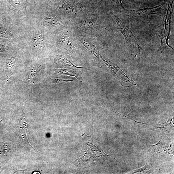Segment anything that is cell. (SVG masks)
Returning a JSON list of instances; mask_svg holds the SVG:
<instances>
[{"label":"cell","instance_id":"cell-1","mask_svg":"<svg viewBox=\"0 0 174 174\" xmlns=\"http://www.w3.org/2000/svg\"><path fill=\"white\" fill-rule=\"evenodd\" d=\"M169 3L167 13L161 24L154 29L156 34L161 40V45L158 51H161V53L163 52L164 49L169 47L173 50L168 44L170 38L171 29V13L172 3Z\"/></svg>","mask_w":174,"mask_h":174},{"label":"cell","instance_id":"cell-2","mask_svg":"<svg viewBox=\"0 0 174 174\" xmlns=\"http://www.w3.org/2000/svg\"><path fill=\"white\" fill-rule=\"evenodd\" d=\"M115 19L117 23L118 29L124 37L135 58L137 55L140 54L139 46L141 44V42L134 35L129 28L123 24L118 17L115 16Z\"/></svg>","mask_w":174,"mask_h":174},{"label":"cell","instance_id":"cell-3","mask_svg":"<svg viewBox=\"0 0 174 174\" xmlns=\"http://www.w3.org/2000/svg\"><path fill=\"white\" fill-rule=\"evenodd\" d=\"M163 5H160L156 7L146 8L138 10H125L126 12L131 15L136 16H143L150 15H160L158 13Z\"/></svg>","mask_w":174,"mask_h":174},{"label":"cell","instance_id":"cell-4","mask_svg":"<svg viewBox=\"0 0 174 174\" xmlns=\"http://www.w3.org/2000/svg\"><path fill=\"white\" fill-rule=\"evenodd\" d=\"M60 43L62 48L66 50L69 54H74L76 49L72 42L67 36H63L60 39Z\"/></svg>","mask_w":174,"mask_h":174},{"label":"cell","instance_id":"cell-5","mask_svg":"<svg viewBox=\"0 0 174 174\" xmlns=\"http://www.w3.org/2000/svg\"><path fill=\"white\" fill-rule=\"evenodd\" d=\"M56 64L58 67H73L76 68H82L77 67L72 63L64 56L58 55L56 58Z\"/></svg>","mask_w":174,"mask_h":174},{"label":"cell","instance_id":"cell-6","mask_svg":"<svg viewBox=\"0 0 174 174\" xmlns=\"http://www.w3.org/2000/svg\"><path fill=\"white\" fill-rule=\"evenodd\" d=\"M80 41L85 47L90 51L97 58H99V53L93 43L88 40L85 38H81Z\"/></svg>","mask_w":174,"mask_h":174},{"label":"cell","instance_id":"cell-7","mask_svg":"<svg viewBox=\"0 0 174 174\" xmlns=\"http://www.w3.org/2000/svg\"><path fill=\"white\" fill-rule=\"evenodd\" d=\"M18 126L20 132L22 136H24L26 141L28 142L27 136L28 127V124L27 121L23 115L20 118Z\"/></svg>","mask_w":174,"mask_h":174},{"label":"cell","instance_id":"cell-8","mask_svg":"<svg viewBox=\"0 0 174 174\" xmlns=\"http://www.w3.org/2000/svg\"><path fill=\"white\" fill-rule=\"evenodd\" d=\"M63 9L65 12L70 14H76L79 10L77 6L70 3H65L63 6Z\"/></svg>","mask_w":174,"mask_h":174},{"label":"cell","instance_id":"cell-9","mask_svg":"<svg viewBox=\"0 0 174 174\" xmlns=\"http://www.w3.org/2000/svg\"><path fill=\"white\" fill-rule=\"evenodd\" d=\"M33 41L40 49L42 48L45 44L44 38L40 34H36L34 37Z\"/></svg>","mask_w":174,"mask_h":174},{"label":"cell","instance_id":"cell-10","mask_svg":"<svg viewBox=\"0 0 174 174\" xmlns=\"http://www.w3.org/2000/svg\"><path fill=\"white\" fill-rule=\"evenodd\" d=\"M59 73L60 74L66 75L76 77L78 80H82L81 78L76 71L71 70L69 69H61L59 71Z\"/></svg>","mask_w":174,"mask_h":174},{"label":"cell","instance_id":"cell-11","mask_svg":"<svg viewBox=\"0 0 174 174\" xmlns=\"http://www.w3.org/2000/svg\"><path fill=\"white\" fill-rule=\"evenodd\" d=\"M73 80H63V79H55L53 80V82L55 83H57V82H64V81H65V82H69V81H72Z\"/></svg>","mask_w":174,"mask_h":174},{"label":"cell","instance_id":"cell-12","mask_svg":"<svg viewBox=\"0 0 174 174\" xmlns=\"http://www.w3.org/2000/svg\"><path fill=\"white\" fill-rule=\"evenodd\" d=\"M117 1H119L120 2H121L122 1V0H117Z\"/></svg>","mask_w":174,"mask_h":174}]
</instances>
